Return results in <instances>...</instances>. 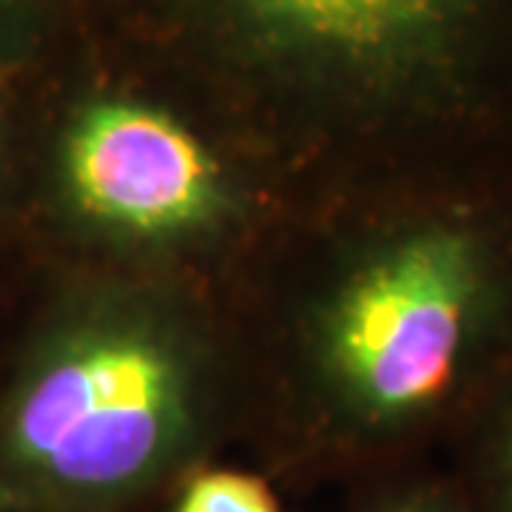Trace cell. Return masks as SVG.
<instances>
[{
    "instance_id": "cell-1",
    "label": "cell",
    "mask_w": 512,
    "mask_h": 512,
    "mask_svg": "<svg viewBox=\"0 0 512 512\" xmlns=\"http://www.w3.org/2000/svg\"><path fill=\"white\" fill-rule=\"evenodd\" d=\"M180 92L251 123L384 134L493 100L512 0H86Z\"/></svg>"
},
{
    "instance_id": "cell-2",
    "label": "cell",
    "mask_w": 512,
    "mask_h": 512,
    "mask_svg": "<svg viewBox=\"0 0 512 512\" xmlns=\"http://www.w3.org/2000/svg\"><path fill=\"white\" fill-rule=\"evenodd\" d=\"M197 365L137 308L46 316L0 376V490L20 507L137 490L194 427Z\"/></svg>"
},
{
    "instance_id": "cell-3",
    "label": "cell",
    "mask_w": 512,
    "mask_h": 512,
    "mask_svg": "<svg viewBox=\"0 0 512 512\" xmlns=\"http://www.w3.org/2000/svg\"><path fill=\"white\" fill-rule=\"evenodd\" d=\"M20 114L89 220L165 237L200 228L220 208L222 165L194 111L148 83L60 77L43 60L20 77Z\"/></svg>"
},
{
    "instance_id": "cell-4",
    "label": "cell",
    "mask_w": 512,
    "mask_h": 512,
    "mask_svg": "<svg viewBox=\"0 0 512 512\" xmlns=\"http://www.w3.org/2000/svg\"><path fill=\"white\" fill-rule=\"evenodd\" d=\"M484 296V256L461 228H424L362 265L325 330L330 373L370 421H399L453 384Z\"/></svg>"
},
{
    "instance_id": "cell-5",
    "label": "cell",
    "mask_w": 512,
    "mask_h": 512,
    "mask_svg": "<svg viewBox=\"0 0 512 512\" xmlns=\"http://www.w3.org/2000/svg\"><path fill=\"white\" fill-rule=\"evenodd\" d=\"M86 15L83 0H0V72H32Z\"/></svg>"
},
{
    "instance_id": "cell-6",
    "label": "cell",
    "mask_w": 512,
    "mask_h": 512,
    "mask_svg": "<svg viewBox=\"0 0 512 512\" xmlns=\"http://www.w3.org/2000/svg\"><path fill=\"white\" fill-rule=\"evenodd\" d=\"M177 512H279V504L259 478L208 473L188 487Z\"/></svg>"
},
{
    "instance_id": "cell-7",
    "label": "cell",
    "mask_w": 512,
    "mask_h": 512,
    "mask_svg": "<svg viewBox=\"0 0 512 512\" xmlns=\"http://www.w3.org/2000/svg\"><path fill=\"white\" fill-rule=\"evenodd\" d=\"M20 77L0 72V202L6 197V188H9L15 171H18Z\"/></svg>"
},
{
    "instance_id": "cell-8",
    "label": "cell",
    "mask_w": 512,
    "mask_h": 512,
    "mask_svg": "<svg viewBox=\"0 0 512 512\" xmlns=\"http://www.w3.org/2000/svg\"><path fill=\"white\" fill-rule=\"evenodd\" d=\"M384 512H444L436 504H430V501H421V498H410V501H399V504H393L390 510Z\"/></svg>"
},
{
    "instance_id": "cell-9",
    "label": "cell",
    "mask_w": 512,
    "mask_h": 512,
    "mask_svg": "<svg viewBox=\"0 0 512 512\" xmlns=\"http://www.w3.org/2000/svg\"><path fill=\"white\" fill-rule=\"evenodd\" d=\"M504 481H507V504L512 512V424L507 433V444H504Z\"/></svg>"
},
{
    "instance_id": "cell-10",
    "label": "cell",
    "mask_w": 512,
    "mask_h": 512,
    "mask_svg": "<svg viewBox=\"0 0 512 512\" xmlns=\"http://www.w3.org/2000/svg\"><path fill=\"white\" fill-rule=\"evenodd\" d=\"M12 510H15V504L9 501V495L0 490V512H12Z\"/></svg>"
}]
</instances>
